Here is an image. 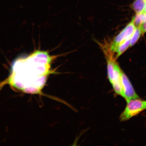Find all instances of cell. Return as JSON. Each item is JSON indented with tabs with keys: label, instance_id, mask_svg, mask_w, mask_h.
Here are the masks:
<instances>
[{
	"label": "cell",
	"instance_id": "6da1fadb",
	"mask_svg": "<svg viewBox=\"0 0 146 146\" xmlns=\"http://www.w3.org/2000/svg\"><path fill=\"white\" fill-rule=\"evenodd\" d=\"M56 58L46 51L37 50L18 58L12 65L9 84L27 93L40 92L52 72L51 64Z\"/></svg>",
	"mask_w": 146,
	"mask_h": 146
},
{
	"label": "cell",
	"instance_id": "7a4b0ae2",
	"mask_svg": "<svg viewBox=\"0 0 146 146\" xmlns=\"http://www.w3.org/2000/svg\"><path fill=\"white\" fill-rule=\"evenodd\" d=\"M125 110L120 115L122 121H127L146 109V100L138 99L127 100Z\"/></svg>",
	"mask_w": 146,
	"mask_h": 146
},
{
	"label": "cell",
	"instance_id": "3957f363",
	"mask_svg": "<svg viewBox=\"0 0 146 146\" xmlns=\"http://www.w3.org/2000/svg\"><path fill=\"white\" fill-rule=\"evenodd\" d=\"M136 28L133 22L131 21L115 38L111 46L110 51L111 52H115L120 44L131 37Z\"/></svg>",
	"mask_w": 146,
	"mask_h": 146
},
{
	"label": "cell",
	"instance_id": "277c9868",
	"mask_svg": "<svg viewBox=\"0 0 146 146\" xmlns=\"http://www.w3.org/2000/svg\"><path fill=\"white\" fill-rule=\"evenodd\" d=\"M121 81L123 91V98L126 101L139 98L127 76L122 70Z\"/></svg>",
	"mask_w": 146,
	"mask_h": 146
},
{
	"label": "cell",
	"instance_id": "5b68a950",
	"mask_svg": "<svg viewBox=\"0 0 146 146\" xmlns=\"http://www.w3.org/2000/svg\"><path fill=\"white\" fill-rule=\"evenodd\" d=\"M145 0H136L133 3L132 8L136 14L143 13L146 8Z\"/></svg>",
	"mask_w": 146,
	"mask_h": 146
},
{
	"label": "cell",
	"instance_id": "8992f818",
	"mask_svg": "<svg viewBox=\"0 0 146 146\" xmlns=\"http://www.w3.org/2000/svg\"><path fill=\"white\" fill-rule=\"evenodd\" d=\"M131 38H128L118 46L115 52L116 55L115 58H118L130 46Z\"/></svg>",
	"mask_w": 146,
	"mask_h": 146
},
{
	"label": "cell",
	"instance_id": "52a82bcc",
	"mask_svg": "<svg viewBox=\"0 0 146 146\" xmlns=\"http://www.w3.org/2000/svg\"><path fill=\"white\" fill-rule=\"evenodd\" d=\"M146 20V13H144L136 14L132 20L136 28L139 27Z\"/></svg>",
	"mask_w": 146,
	"mask_h": 146
},
{
	"label": "cell",
	"instance_id": "ba28073f",
	"mask_svg": "<svg viewBox=\"0 0 146 146\" xmlns=\"http://www.w3.org/2000/svg\"><path fill=\"white\" fill-rule=\"evenodd\" d=\"M142 33L140 27L136 28L131 38L130 46H133L141 36Z\"/></svg>",
	"mask_w": 146,
	"mask_h": 146
},
{
	"label": "cell",
	"instance_id": "9c48e42d",
	"mask_svg": "<svg viewBox=\"0 0 146 146\" xmlns=\"http://www.w3.org/2000/svg\"><path fill=\"white\" fill-rule=\"evenodd\" d=\"M140 27L142 35H143L146 32V20Z\"/></svg>",
	"mask_w": 146,
	"mask_h": 146
},
{
	"label": "cell",
	"instance_id": "30bf717a",
	"mask_svg": "<svg viewBox=\"0 0 146 146\" xmlns=\"http://www.w3.org/2000/svg\"><path fill=\"white\" fill-rule=\"evenodd\" d=\"M145 1L146 3V0H145ZM143 13H146V8L145 9V11H144V12Z\"/></svg>",
	"mask_w": 146,
	"mask_h": 146
}]
</instances>
